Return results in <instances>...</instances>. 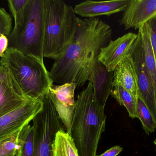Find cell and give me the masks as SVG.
<instances>
[{
  "mask_svg": "<svg viewBox=\"0 0 156 156\" xmlns=\"http://www.w3.org/2000/svg\"><path fill=\"white\" fill-rule=\"evenodd\" d=\"M43 100V109L33 120L34 156H54L56 135L64 129L62 121L48 93Z\"/></svg>",
  "mask_w": 156,
  "mask_h": 156,
  "instance_id": "obj_6",
  "label": "cell"
},
{
  "mask_svg": "<svg viewBox=\"0 0 156 156\" xmlns=\"http://www.w3.org/2000/svg\"><path fill=\"white\" fill-rule=\"evenodd\" d=\"M156 16V0H131L120 21L126 30L139 29Z\"/></svg>",
  "mask_w": 156,
  "mask_h": 156,
  "instance_id": "obj_10",
  "label": "cell"
},
{
  "mask_svg": "<svg viewBox=\"0 0 156 156\" xmlns=\"http://www.w3.org/2000/svg\"><path fill=\"white\" fill-rule=\"evenodd\" d=\"M137 116L141 121L146 134L149 135L156 129V123L148 108L143 101L138 97L136 107Z\"/></svg>",
  "mask_w": 156,
  "mask_h": 156,
  "instance_id": "obj_19",
  "label": "cell"
},
{
  "mask_svg": "<svg viewBox=\"0 0 156 156\" xmlns=\"http://www.w3.org/2000/svg\"><path fill=\"white\" fill-rule=\"evenodd\" d=\"M120 84L136 99H138L137 77L133 60L129 54L114 71L112 84Z\"/></svg>",
  "mask_w": 156,
  "mask_h": 156,
  "instance_id": "obj_15",
  "label": "cell"
},
{
  "mask_svg": "<svg viewBox=\"0 0 156 156\" xmlns=\"http://www.w3.org/2000/svg\"><path fill=\"white\" fill-rule=\"evenodd\" d=\"M131 0L97 1L88 0L77 5L75 13L86 18H95L100 16H109L124 12Z\"/></svg>",
  "mask_w": 156,
  "mask_h": 156,
  "instance_id": "obj_12",
  "label": "cell"
},
{
  "mask_svg": "<svg viewBox=\"0 0 156 156\" xmlns=\"http://www.w3.org/2000/svg\"><path fill=\"white\" fill-rule=\"evenodd\" d=\"M2 67V64L1 63V58H0V69Z\"/></svg>",
  "mask_w": 156,
  "mask_h": 156,
  "instance_id": "obj_26",
  "label": "cell"
},
{
  "mask_svg": "<svg viewBox=\"0 0 156 156\" xmlns=\"http://www.w3.org/2000/svg\"><path fill=\"white\" fill-rule=\"evenodd\" d=\"M113 72L108 71L106 67L98 60L93 67L89 79L92 83L96 100L99 105L103 108H105L107 99L112 90Z\"/></svg>",
  "mask_w": 156,
  "mask_h": 156,
  "instance_id": "obj_13",
  "label": "cell"
},
{
  "mask_svg": "<svg viewBox=\"0 0 156 156\" xmlns=\"http://www.w3.org/2000/svg\"><path fill=\"white\" fill-rule=\"evenodd\" d=\"M8 75V72L7 70L3 67L0 69V82L4 80Z\"/></svg>",
  "mask_w": 156,
  "mask_h": 156,
  "instance_id": "obj_25",
  "label": "cell"
},
{
  "mask_svg": "<svg viewBox=\"0 0 156 156\" xmlns=\"http://www.w3.org/2000/svg\"><path fill=\"white\" fill-rule=\"evenodd\" d=\"M45 0H29L23 19L8 36V48L44 60Z\"/></svg>",
  "mask_w": 156,
  "mask_h": 156,
  "instance_id": "obj_5",
  "label": "cell"
},
{
  "mask_svg": "<svg viewBox=\"0 0 156 156\" xmlns=\"http://www.w3.org/2000/svg\"><path fill=\"white\" fill-rule=\"evenodd\" d=\"M86 89L78 95L70 135L80 156H96L98 143L105 129L104 108L98 104L89 80Z\"/></svg>",
  "mask_w": 156,
  "mask_h": 156,
  "instance_id": "obj_2",
  "label": "cell"
},
{
  "mask_svg": "<svg viewBox=\"0 0 156 156\" xmlns=\"http://www.w3.org/2000/svg\"><path fill=\"white\" fill-rule=\"evenodd\" d=\"M129 54L133 60L136 72L138 97L147 106L156 123V94L146 67L144 49L139 32Z\"/></svg>",
  "mask_w": 156,
  "mask_h": 156,
  "instance_id": "obj_7",
  "label": "cell"
},
{
  "mask_svg": "<svg viewBox=\"0 0 156 156\" xmlns=\"http://www.w3.org/2000/svg\"><path fill=\"white\" fill-rule=\"evenodd\" d=\"M154 144L155 145L156 148V139H155V141H154Z\"/></svg>",
  "mask_w": 156,
  "mask_h": 156,
  "instance_id": "obj_27",
  "label": "cell"
},
{
  "mask_svg": "<svg viewBox=\"0 0 156 156\" xmlns=\"http://www.w3.org/2000/svg\"><path fill=\"white\" fill-rule=\"evenodd\" d=\"M112 40L111 27L97 18H78L73 39L65 52L55 60L50 77L59 85L74 83L76 88L89 81L101 49Z\"/></svg>",
  "mask_w": 156,
  "mask_h": 156,
  "instance_id": "obj_1",
  "label": "cell"
},
{
  "mask_svg": "<svg viewBox=\"0 0 156 156\" xmlns=\"http://www.w3.org/2000/svg\"><path fill=\"white\" fill-rule=\"evenodd\" d=\"M17 149L16 156H34V129L33 125H27L18 133Z\"/></svg>",
  "mask_w": 156,
  "mask_h": 156,
  "instance_id": "obj_16",
  "label": "cell"
},
{
  "mask_svg": "<svg viewBox=\"0 0 156 156\" xmlns=\"http://www.w3.org/2000/svg\"><path fill=\"white\" fill-rule=\"evenodd\" d=\"M123 150L122 147L120 146H115L105 151L104 154L99 156H117Z\"/></svg>",
  "mask_w": 156,
  "mask_h": 156,
  "instance_id": "obj_24",
  "label": "cell"
},
{
  "mask_svg": "<svg viewBox=\"0 0 156 156\" xmlns=\"http://www.w3.org/2000/svg\"><path fill=\"white\" fill-rule=\"evenodd\" d=\"M1 63L12 76L24 96L30 100L43 99L54 84L44 60L8 48Z\"/></svg>",
  "mask_w": 156,
  "mask_h": 156,
  "instance_id": "obj_3",
  "label": "cell"
},
{
  "mask_svg": "<svg viewBox=\"0 0 156 156\" xmlns=\"http://www.w3.org/2000/svg\"><path fill=\"white\" fill-rule=\"evenodd\" d=\"M76 88L74 83L62 85L53 84L48 94L52 100L58 114L70 134L73 113L76 106L75 92Z\"/></svg>",
  "mask_w": 156,
  "mask_h": 156,
  "instance_id": "obj_9",
  "label": "cell"
},
{
  "mask_svg": "<svg viewBox=\"0 0 156 156\" xmlns=\"http://www.w3.org/2000/svg\"><path fill=\"white\" fill-rule=\"evenodd\" d=\"M54 156H80L73 138L64 130L56 135Z\"/></svg>",
  "mask_w": 156,
  "mask_h": 156,
  "instance_id": "obj_18",
  "label": "cell"
},
{
  "mask_svg": "<svg viewBox=\"0 0 156 156\" xmlns=\"http://www.w3.org/2000/svg\"><path fill=\"white\" fill-rule=\"evenodd\" d=\"M4 141H5V140H4ZM2 141V142H0V144H1V143H2V142H3V141Z\"/></svg>",
  "mask_w": 156,
  "mask_h": 156,
  "instance_id": "obj_28",
  "label": "cell"
},
{
  "mask_svg": "<svg viewBox=\"0 0 156 156\" xmlns=\"http://www.w3.org/2000/svg\"><path fill=\"white\" fill-rule=\"evenodd\" d=\"M29 0H9L8 6L14 19V24L20 22L23 16Z\"/></svg>",
  "mask_w": 156,
  "mask_h": 156,
  "instance_id": "obj_20",
  "label": "cell"
},
{
  "mask_svg": "<svg viewBox=\"0 0 156 156\" xmlns=\"http://www.w3.org/2000/svg\"><path fill=\"white\" fill-rule=\"evenodd\" d=\"M111 95L121 105L127 110L129 116L133 119L138 118L136 107L137 99L120 84H112Z\"/></svg>",
  "mask_w": 156,
  "mask_h": 156,
  "instance_id": "obj_17",
  "label": "cell"
},
{
  "mask_svg": "<svg viewBox=\"0 0 156 156\" xmlns=\"http://www.w3.org/2000/svg\"><path fill=\"white\" fill-rule=\"evenodd\" d=\"M149 34L156 65V16L148 23Z\"/></svg>",
  "mask_w": 156,
  "mask_h": 156,
  "instance_id": "obj_22",
  "label": "cell"
},
{
  "mask_svg": "<svg viewBox=\"0 0 156 156\" xmlns=\"http://www.w3.org/2000/svg\"><path fill=\"white\" fill-rule=\"evenodd\" d=\"M12 29V19L4 8L0 7V34L8 37Z\"/></svg>",
  "mask_w": 156,
  "mask_h": 156,
  "instance_id": "obj_21",
  "label": "cell"
},
{
  "mask_svg": "<svg viewBox=\"0 0 156 156\" xmlns=\"http://www.w3.org/2000/svg\"><path fill=\"white\" fill-rule=\"evenodd\" d=\"M9 40L8 37L5 35L0 34V58L3 57L8 48Z\"/></svg>",
  "mask_w": 156,
  "mask_h": 156,
  "instance_id": "obj_23",
  "label": "cell"
},
{
  "mask_svg": "<svg viewBox=\"0 0 156 156\" xmlns=\"http://www.w3.org/2000/svg\"><path fill=\"white\" fill-rule=\"evenodd\" d=\"M44 57L55 60L66 49L75 36L78 17L74 8L62 0H45Z\"/></svg>",
  "mask_w": 156,
  "mask_h": 156,
  "instance_id": "obj_4",
  "label": "cell"
},
{
  "mask_svg": "<svg viewBox=\"0 0 156 156\" xmlns=\"http://www.w3.org/2000/svg\"><path fill=\"white\" fill-rule=\"evenodd\" d=\"M43 99L29 100L0 117V142L12 138L33 121L43 109Z\"/></svg>",
  "mask_w": 156,
  "mask_h": 156,
  "instance_id": "obj_8",
  "label": "cell"
},
{
  "mask_svg": "<svg viewBox=\"0 0 156 156\" xmlns=\"http://www.w3.org/2000/svg\"><path fill=\"white\" fill-rule=\"evenodd\" d=\"M137 34L128 33L114 40H111L101 49L98 61L102 63L109 71H114L120 62L129 54Z\"/></svg>",
  "mask_w": 156,
  "mask_h": 156,
  "instance_id": "obj_11",
  "label": "cell"
},
{
  "mask_svg": "<svg viewBox=\"0 0 156 156\" xmlns=\"http://www.w3.org/2000/svg\"><path fill=\"white\" fill-rule=\"evenodd\" d=\"M29 100H31L24 96L8 72L7 77L0 82V117L20 107Z\"/></svg>",
  "mask_w": 156,
  "mask_h": 156,
  "instance_id": "obj_14",
  "label": "cell"
}]
</instances>
